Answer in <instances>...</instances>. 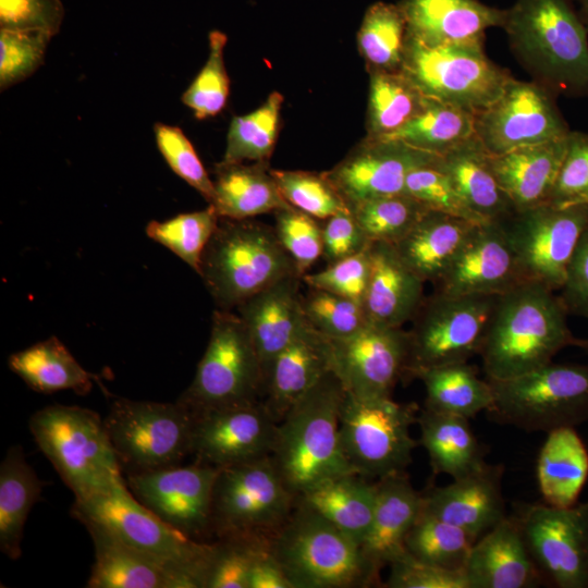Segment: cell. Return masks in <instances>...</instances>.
Masks as SVG:
<instances>
[{"label":"cell","mask_w":588,"mask_h":588,"mask_svg":"<svg viewBox=\"0 0 588 588\" xmlns=\"http://www.w3.org/2000/svg\"><path fill=\"white\" fill-rule=\"evenodd\" d=\"M555 291L525 281L498 295L478 355L488 380H506L550 364L567 346H579Z\"/></svg>","instance_id":"cell-1"},{"label":"cell","mask_w":588,"mask_h":588,"mask_svg":"<svg viewBox=\"0 0 588 588\" xmlns=\"http://www.w3.org/2000/svg\"><path fill=\"white\" fill-rule=\"evenodd\" d=\"M502 28L532 81L556 96L588 97V29L573 0H515Z\"/></svg>","instance_id":"cell-2"},{"label":"cell","mask_w":588,"mask_h":588,"mask_svg":"<svg viewBox=\"0 0 588 588\" xmlns=\"http://www.w3.org/2000/svg\"><path fill=\"white\" fill-rule=\"evenodd\" d=\"M345 389L336 375H326L278 422L271 460L297 498L315 486L354 470L340 438Z\"/></svg>","instance_id":"cell-3"},{"label":"cell","mask_w":588,"mask_h":588,"mask_svg":"<svg viewBox=\"0 0 588 588\" xmlns=\"http://www.w3.org/2000/svg\"><path fill=\"white\" fill-rule=\"evenodd\" d=\"M72 515L161 563L186 588H204L213 542L193 540L162 522L131 492L124 479L105 490L75 498Z\"/></svg>","instance_id":"cell-4"},{"label":"cell","mask_w":588,"mask_h":588,"mask_svg":"<svg viewBox=\"0 0 588 588\" xmlns=\"http://www.w3.org/2000/svg\"><path fill=\"white\" fill-rule=\"evenodd\" d=\"M198 274L223 310L236 309L285 277L299 275L274 228L252 219L221 217L204 250Z\"/></svg>","instance_id":"cell-5"},{"label":"cell","mask_w":588,"mask_h":588,"mask_svg":"<svg viewBox=\"0 0 588 588\" xmlns=\"http://www.w3.org/2000/svg\"><path fill=\"white\" fill-rule=\"evenodd\" d=\"M269 550L294 588H353L380 583L357 542L298 503L269 538Z\"/></svg>","instance_id":"cell-6"},{"label":"cell","mask_w":588,"mask_h":588,"mask_svg":"<svg viewBox=\"0 0 588 588\" xmlns=\"http://www.w3.org/2000/svg\"><path fill=\"white\" fill-rule=\"evenodd\" d=\"M29 430L75 498L105 490L123 479L105 421L96 412L49 405L32 415Z\"/></svg>","instance_id":"cell-7"},{"label":"cell","mask_w":588,"mask_h":588,"mask_svg":"<svg viewBox=\"0 0 588 588\" xmlns=\"http://www.w3.org/2000/svg\"><path fill=\"white\" fill-rule=\"evenodd\" d=\"M488 380V379H487ZM489 420L527 432H549L588 421V364H550L506 380H488Z\"/></svg>","instance_id":"cell-8"},{"label":"cell","mask_w":588,"mask_h":588,"mask_svg":"<svg viewBox=\"0 0 588 588\" xmlns=\"http://www.w3.org/2000/svg\"><path fill=\"white\" fill-rule=\"evenodd\" d=\"M401 72L425 97L474 114L491 105L512 77L487 57L483 41L430 46L408 35Z\"/></svg>","instance_id":"cell-9"},{"label":"cell","mask_w":588,"mask_h":588,"mask_svg":"<svg viewBox=\"0 0 588 588\" xmlns=\"http://www.w3.org/2000/svg\"><path fill=\"white\" fill-rule=\"evenodd\" d=\"M264 372L238 314L216 309L206 351L191 385L177 400L192 414L260 401Z\"/></svg>","instance_id":"cell-10"},{"label":"cell","mask_w":588,"mask_h":588,"mask_svg":"<svg viewBox=\"0 0 588 588\" xmlns=\"http://www.w3.org/2000/svg\"><path fill=\"white\" fill-rule=\"evenodd\" d=\"M417 411L414 403L364 399L345 391L340 438L354 473L369 480L405 473L418 444L411 436Z\"/></svg>","instance_id":"cell-11"},{"label":"cell","mask_w":588,"mask_h":588,"mask_svg":"<svg viewBox=\"0 0 588 588\" xmlns=\"http://www.w3.org/2000/svg\"><path fill=\"white\" fill-rule=\"evenodd\" d=\"M295 503L270 455L219 468L212 489V535L270 538Z\"/></svg>","instance_id":"cell-12"},{"label":"cell","mask_w":588,"mask_h":588,"mask_svg":"<svg viewBox=\"0 0 588 588\" xmlns=\"http://www.w3.org/2000/svg\"><path fill=\"white\" fill-rule=\"evenodd\" d=\"M498 295L425 297L408 330L404 379L426 368L468 362L479 353Z\"/></svg>","instance_id":"cell-13"},{"label":"cell","mask_w":588,"mask_h":588,"mask_svg":"<svg viewBox=\"0 0 588 588\" xmlns=\"http://www.w3.org/2000/svg\"><path fill=\"white\" fill-rule=\"evenodd\" d=\"M103 421L120 465L128 473L180 465L191 454L193 414L179 401L119 397Z\"/></svg>","instance_id":"cell-14"},{"label":"cell","mask_w":588,"mask_h":588,"mask_svg":"<svg viewBox=\"0 0 588 588\" xmlns=\"http://www.w3.org/2000/svg\"><path fill=\"white\" fill-rule=\"evenodd\" d=\"M501 222L523 279L559 292L588 225V206L544 203L515 211Z\"/></svg>","instance_id":"cell-15"},{"label":"cell","mask_w":588,"mask_h":588,"mask_svg":"<svg viewBox=\"0 0 588 588\" xmlns=\"http://www.w3.org/2000/svg\"><path fill=\"white\" fill-rule=\"evenodd\" d=\"M512 515L544 586L588 588V501L520 503Z\"/></svg>","instance_id":"cell-16"},{"label":"cell","mask_w":588,"mask_h":588,"mask_svg":"<svg viewBox=\"0 0 588 588\" xmlns=\"http://www.w3.org/2000/svg\"><path fill=\"white\" fill-rule=\"evenodd\" d=\"M556 97L535 81L512 76L500 96L475 114V136L490 155L563 138L572 130Z\"/></svg>","instance_id":"cell-17"},{"label":"cell","mask_w":588,"mask_h":588,"mask_svg":"<svg viewBox=\"0 0 588 588\" xmlns=\"http://www.w3.org/2000/svg\"><path fill=\"white\" fill-rule=\"evenodd\" d=\"M219 468L196 462L156 470L128 473L134 497L162 522L201 542L212 535V489Z\"/></svg>","instance_id":"cell-18"},{"label":"cell","mask_w":588,"mask_h":588,"mask_svg":"<svg viewBox=\"0 0 588 588\" xmlns=\"http://www.w3.org/2000/svg\"><path fill=\"white\" fill-rule=\"evenodd\" d=\"M278 421L256 401L193 414L191 454L217 468L271 455Z\"/></svg>","instance_id":"cell-19"},{"label":"cell","mask_w":588,"mask_h":588,"mask_svg":"<svg viewBox=\"0 0 588 588\" xmlns=\"http://www.w3.org/2000/svg\"><path fill=\"white\" fill-rule=\"evenodd\" d=\"M332 371L346 392L364 399L391 397L404 379L408 331L368 322L357 333L332 340Z\"/></svg>","instance_id":"cell-20"},{"label":"cell","mask_w":588,"mask_h":588,"mask_svg":"<svg viewBox=\"0 0 588 588\" xmlns=\"http://www.w3.org/2000/svg\"><path fill=\"white\" fill-rule=\"evenodd\" d=\"M438 158L400 140L365 137L324 174L351 208L366 199L403 193L408 173Z\"/></svg>","instance_id":"cell-21"},{"label":"cell","mask_w":588,"mask_h":588,"mask_svg":"<svg viewBox=\"0 0 588 588\" xmlns=\"http://www.w3.org/2000/svg\"><path fill=\"white\" fill-rule=\"evenodd\" d=\"M525 282L501 221L476 224L463 248L434 283L446 296L500 295Z\"/></svg>","instance_id":"cell-22"},{"label":"cell","mask_w":588,"mask_h":588,"mask_svg":"<svg viewBox=\"0 0 588 588\" xmlns=\"http://www.w3.org/2000/svg\"><path fill=\"white\" fill-rule=\"evenodd\" d=\"M504 465L486 463L446 486L428 487L422 511L462 528L476 542L506 515L502 494Z\"/></svg>","instance_id":"cell-23"},{"label":"cell","mask_w":588,"mask_h":588,"mask_svg":"<svg viewBox=\"0 0 588 588\" xmlns=\"http://www.w3.org/2000/svg\"><path fill=\"white\" fill-rule=\"evenodd\" d=\"M332 340L308 323L264 372L262 401L278 422L332 371Z\"/></svg>","instance_id":"cell-24"},{"label":"cell","mask_w":588,"mask_h":588,"mask_svg":"<svg viewBox=\"0 0 588 588\" xmlns=\"http://www.w3.org/2000/svg\"><path fill=\"white\" fill-rule=\"evenodd\" d=\"M302 277H285L254 294L236 307L244 321L262 372L308 324L299 291Z\"/></svg>","instance_id":"cell-25"},{"label":"cell","mask_w":588,"mask_h":588,"mask_svg":"<svg viewBox=\"0 0 588 588\" xmlns=\"http://www.w3.org/2000/svg\"><path fill=\"white\" fill-rule=\"evenodd\" d=\"M464 572L469 588L544 586L513 515L503 518L473 544Z\"/></svg>","instance_id":"cell-26"},{"label":"cell","mask_w":588,"mask_h":588,"mask_svg":"<svg viewBox=\"0 0 588 588\" xmlns=\"http://www.w3.org/2000/svg\"><path fill=\"white\" fill-rule=\"evenodd\" d=\"M406 30L426 45L483 41L490 27H502L505 9L479 0H401Z\"/></svg>","instance_id":"cell-27"},{"label":"cell","mask_w":588,"mask_h":588,"mask_svg":"<svg viewBox=\"0 0 588 588\" xmlns=\"http://www.w3.org/2000/svg\"><path fill=\"white\" fill-rule=\"evenodd\" d=\"M370 277L363 308L368 322L401 328L424 302L425 282L400 258L393 244L369 246Z\"/></svg>","instance_id":"cell-28"},{"label":"cell","mask_w":588,"mask_h":588,"mask_svg":"<svg viewBox=\"0 0 588 588\" xmlns=\"http://www.w3.org/2000/svg\"><path fill=\"white\" fill-rule=\"evenodd\" d=\"M376 504L369 530L360 544L371 567L380 571L406 552L405 539L422 509V495L405 473L376 481Z\"/></svg>","instance_id":"cell-29"},{"label":"cell","mask_w":588,"mask_h":588,"mask_svg":"<svg viewBox=\"0 0 588 588\" xmlns=\"http://www.w3.org/2000/svg\"><path fill=\"white\" fill-rule=\"evenodd\" d=\"M567 137L490 155L492 171L516 211L549 203Z\"/></svg>","instance_id":"cell-30"},{"label":"cell","mask_w":588,"mask_h":588,"mask_svg":"<svg viewBox=\"0 0 588 588\" xmlns=\"http://www.w3.org/2000/svg\"><path fill=\"white\" fill-rule=\"evenodd\" d=\"M475 222L427 210L394 247L403 262L425 283H437L448 271Z\"/></svg>","instance_id":"cell-31"},{"label":"cell","mask_w":588,"mask_h":588,"mask_svg":"<svg viewBox=\"0 0 588 588\" xmlns=\"http://www.w3.org/2000/svg\"><path fill=\"white\" fill-rule=\"evenodd\" d=\"M437 164L468 207L483 220L501 221L516 211L492 171L490 154L476 136L440 156Z\"/></svg>","instance_id":"cell-32"},{"label":"cell","mask_w":588,"mask_h":588,"mask_svg":"<svg viewBox=\"0 0 588 588\" xmlns=\"http://www.w3.org/2000/svg\"><path fill=\"white\" fill-rule=\"evenodd\" d=\"M95 546L88 588H186L172 571L107 531L86 526Z\"/></svg>","instance_id":"cell-33"},{"label":"cell","mask_w":588,"mask_h":588,"mask_svg":"<svg viewBox=\"0 0 588 588\" xmlns=\"http://www.w3.org/2000/svg\"><path fill=\"white\" fill-rule=\"evenodd\" d=\"M211 206L221 218L252 219L289 204L280 193L268 162L224 163L215 167Z\"/></svg>","instance_id":"cell-34"},{"label":"cell","mask_w":588,"mask_h":588,"mask_svg":"<svg viewBox=\"0 0 588 588\" xmlns=\"http://www.w3.org/2000/svg\"><path fill=\"white\" fill-rule=\"evenodd\" d=\"M537 480L546 504H576L588 480V449L575 427L548 432L537 460Z\"/></svg>","instance_id":"cell-35"},{"label":"cell","mask_w":588,"mask_h":588,"mask_svg":"<svg viewBox=\"0 0 588 588\" xmlns=\"http://www.w3.org/2000/svg\"><path fill=\"white\" fill-rule=\"evenodd\" d=\"M376 481L355 473L326 480L296 498V503L314 511L363 543L375 511Z\"/></svg>","instance_id":"cell-36"},{"label":"cell","mask_w":588,"mask_h":588,"mask_svg":"<svg viewBox=\"0 0 588 588\" xmlns=\"http://www.w3.org/2000/svg\"><path fill=\"white\" fill-rule=\"evenodd\" d=\"M417 424L420 443L428 452L434 474L458 479L487 463L469 419L424 408L418 414Z\"/></svg>","instance_id":"cell-37"},{"label":"cell","mask_w":588,"mask_h":588,"mask_svg":"<svg viewBox=\"0 0 588 588\" xmlns=\"http://www.w3.org/2000/svg\"><path fill=\"white\" fill-rule=\"evenodd\" d=\"M8 366L30 389L46 394L63 390L86 394L91 390L95 377L57 336L13 353Z\"/></svg>","instance_id":"cell-38"},{"label":"cell","mask_w":588,"mask_h":588,"mask_svg":"<svg viewBox=\"0 0 588 588\" xmlns=\"http://www.w3.org/2000/svg\"><path fill=\"white\" fill-rule=\"evenodd\" d=\"M41 489L42 482L22 446H10L0 466V549L12 560L22 554L24 525Z\"/></svg>","instance_id":"cell-39"},{"label":"cell","mask_w":588,"mask_h":588,"mask_svg":"<svg viewBox=\"0 0 588 588\" xmlns=\"http://www.w3.org/2000/svg\"><path fill=\"white\" fill-rule=\"evenodd\" d=\"M413 379L422 382L425 408L430 411L470 419L492 404L489 381L480 379L468 362L421 369Z\"/></svg>","instance_id":"cell-40"},{"label":"cell","mask_w":588,"mask_h":588,"mask_svg":"<svg viewBox=\"0 0 588 588\" xmlns=\"http://www.w3.org/2000/svg\"><path fill=\"white\" fill-rule=\"evenodd\" d=\"M473 136V112L426 97L422 109L413 119L382 139L400 140L417 149L442 156Z\"/></svg>","instance_id":"cell-41"},{"label":"cell","mask_w":588,"mask_h":588,"mask_svg":"<svg viewBox=\"0 0 588 588\" xmlns=\"http://www.w3.org/2000/svg\"><path fill=\"white\" fill-rule=\"evenodd\" d=\"M426 97L400 72L370 73L366 119L367 138H383L406 124Z\"/></svg>","instance_id":"cell-42"},{"label":"cell","mask_w":588,"mask_h":588,"mask_svg":"<svg viewBox=\"0 0 588 588\" xmlns=\"http://www.w3.org/2000/svg\"><path fill=\"white\" fill-rule=\"evenodd\" d=\"M406 22L399 4L378 1L366 10L357 46L369 74L400 72L406 45Z\"/></svg>","instance_id":"cell-43"},{"label":"cell","mask_w":588,"mask_h":588,"mask_svg":"<svg viewBox=\"0 0 588 588\" xmlns=\"http://www.w3.org/2000/svg\"><path fill=\"white\" fill-rule=\"evenodd\" d=\"M283 100L279 91H273L253 112L234 117L221 162H268L279 134Z\"/></svg>","instance_id":"cell-44"},{"label":"cell","mask_w":588,"mask_h":588,"mask_svg":"<svg viewBox=\"0 0 588 588\" xmlns=\"http://www.w3.org/2000/svg\"><path fill=\"white\" fill-rule=\"evenodd\" d=\"M474 540L462 528L422 511L405 539L412 556L444 568L464 569Z\"/></svg>","instance_id":"cell-45"},{"label":"cell","mask_w":588,"mask_h":588,"mask_svg":"<svg viewBox=\"0 0 588 588\" xmlns=\"http://www.w3.org/2000/svg\"><path fill=\"white\" fill-rule=\"evenodd\" d=\"M219 215L213 206L176 215L168 220H151L146 225L147 236L164 246L199 273L204 250L215 233Z\"/></svg>","instance_id":"cell-46"},{"label":"cell","mask_w":588,"mask_h":588,"mask_svg":"<svg viewBox=\"0 0 588 588\" xmlns=\"http://www.w3.org/2000/svg\"><path fill=\"white\" fill-rule=\"evenodd\" d=\"M367 238L396 244L428 210L405 193L363 200L350 208Z\"/></svg>","instance_id":"cell-47"},{"label":"cell","mask_w":588,"mask_h":588,"mask_svg":"<svg viewBox=\"0 0 588 588\" xmlns=\"http://www.w3.org/2000/svg\"><path fill=\"white\" fill-rule=\"evenodd\" d=\"M269 549V538L232 536L218 538L205 576L204 588H248L257 558Z\"/></svg>","instance_id":"cell-48"},{"label":"cell","mask_w":588,"mask_h":588,"mask_svg":"<svg viewBox=\"0 0 588 588\" xmlns=\"http://www.w3.org/2000/svg\"><path fill=\"white\" fill-rule=\"evenodd\" d=\"M270 172L285 201L316 219H328L350 208L324 172L273 169Z\"/></svg>","instance_id":"cell-49"},{"label":"cell","mask_w":588,"mask_h":588,"mask_svg":"<svg viewBox=\"0 0 588 588\" xmlns=\"http://www.w3.org/2000/svg\"><path fill=\"white\" fill-rule=\"evenodd\" d=\"M225 44V34L210 32L208 59L181 97L199 120L218 114L226 103L230 79L224 65Z\"/></svg>","instance_id":"cell-50"},{"label":"cell","mask_w":588,"mask_h":588,"mask_svg":"<svg viewBox=\"0 0 588 588\" xmlns=\"http://www.w3.org/2000/svg\"><path fill=\"white\" fill-rule=\"evenodd\" d=\"M309 289L303 295L306 320L329 339H346L368 323L362 304L331 292Z\"/></svg>","instance_id":"cell-51"},{"label":"cell","mask_w":588,"mask_h":588,"mask_svg":"<svg viewBox=\"0 0 588 588\" xmlns=\"http://www.w3.org/2000/svg\"><path fill=\"white\" fill-rule=\"evenodd\" d=\"M52 37L39 30L0 28L1 90L23 82L40 68Z\"/></svg>","instance_id":"cell-52"},{"label":"cell","mask_w":588,"mask_h":588,"mask_svg":"<svg viewBox=\"0 0 588 588\" xmlns=\"http://www.w3.org/2000/svg\"><path fill=\"white\" fill-rule=\"evenodd\" d=\"M437 161L411 171L406 176L403 193L415 198L428 210L475 223L486 222L468 207L449 176L438 167Z\"/></svg>","instance_id":"cell-53"},{"label":"cell","mask_w":588,"mask_h":588,"mask_svg":"<svg viewBox=\"0 0 588 588\" xmlns=\"http://www.w3.org/2000/svg\"><path fill=\"white\" fill-rule=\"evenodd\" d=\"M274 213V231L301 277L322 256V225L291 205Z\"/></svg>","instance_id":"cell-54"},{"label":"cell","mask_w":588,"mask_h":588,"mask_svg":"<svg viewBox=\"0 0 588 588\" xmlns=\"http://www.w3.org/2000/svg\"><path fill=\"white\" fill-rule=\"evenodd\" d=\"M154 134L157 147L171 170L211 204L215 196L213 181L183 131L157 122L154 124Z\"/></svg>","instance_id":"cell-55"},{"label":"cell","mask_w":588,"mask_h":588,"mask_svg":"<svg viewBox=\"0 0 588 588\" xmlns=\"http://www.w3.org/2000/svg\"><path fill=\"white\" fill-rule=\"evenodd\" d=\"M549 203L588 206V133L571 131Z\"/></svg>","instance_id":"cell-56"},{"label":"cell","mask_w":588,"mask_h":588,"mask_svg":"<svg viewBox=\"0 0 588 588\" xmlns=\"http://www.w3.org/2000/svg\"><path fill=\"white\" fill-rule=\"evenodd\" d=\"M370 277L369 247L356 255L327 266L326 269L305 273L303 283L313 289L331 292L363 305Z\"/></svg>","instance_id":"cell-57"},{"label":"cell","mask_w":588,"mask_h":588,"mask_svg":"<svg viewBox=\"0 0 588 588\" xmlns=\"http://www.w3.org/2000/svg\"><path fill=\"white\" fill-rule=\"evenodd\" d=\"M389 588H469L464 569L422 562L405 552L389 564Z\"/></svg>","instance_id":"cell-58"},{"label":"cell","mask_w":588,"mask_h":588,"mask_svg":"<svg viewBox=\"0 0 588 588\" xmlns=\"http://www.w3.org/2000/svg\"><path fill=\"white\" fill-rule=\"evenodd\" d=\"M64 15L61 0H0V28L4 29L39 30L54 36Z\"/></svg>","instance_id":"cell-59"},{"label":"cell","mask_w":588,"mask_h":588,"mask_svg":"<svg viewBox=\"0 0 588 588\" xmlns=\"http://www.w3.org/2000/svg\"><path fill=\"white\" fill-rule=\"evenodd\" d=\"M322 225V258L328 265L366 250L367 238L350 208L326 219Z\"/></svg>","instance_id":"cell-60"},{"label":"cell","mask_w":588,"mask_h":588,"mask_svg":"<svg viewBox=\"0 0 588 588\" xmlns=\"http://www.w3.org/2000/svg\"><path fill=\"white\" fill-rule=\"evenodd\" d=\"M559 296L568 315L588 319V225L574 250Z\"/></svg>","instance_id":"cell-61"},{"label":"cell","mask_w":588,"mask_h":588,"mask_svg":"<svg viewBox=\"0 0 588 588\" xmlns=\"http://www.w3.org/2000/svg\"><path fill=\"white\" fill-rule=\"evenodd\" d=\"M248 588H294L287 575L268 549L255 561Z\"/></svg>","instance_id":"cell-62"},{"label":"cell","mask_w":588,"mask_h":588,"mask_svg":"<svg viewBox=\"0 0 588 588\" xmlns=\"http://www.w3.org/2000/svg\"><path fill=\"white\" fill-rule=\"evenodd\" d=\"M576 10L588 29V0H573Z\"/></svg>","instance_id":"cell-63"},{"label":"cell","mask_w":588,"mask_h":588,"mask_svg":"<svg viewBox=\"0 0 588 588\" xmlns=\"http://www.w3.org/2000/svg\"><path fill=\"white\" fill-rule=\"evenodd\" d=\"M578 347L583 348L584 351H586L588 353V339L587 340H581L580 339V343H579Z\"/></svg>","instance_id":"cell-64"}]
</instances>
